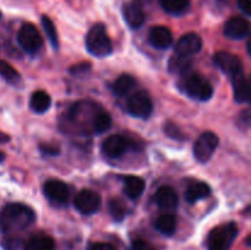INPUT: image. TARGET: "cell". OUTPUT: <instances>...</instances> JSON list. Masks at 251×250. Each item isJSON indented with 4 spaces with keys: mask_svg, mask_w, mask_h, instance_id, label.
Masks as SVG:
<instances>
[{
    "mask_svg": "<svg viewBox=\"0 0 251 250\" xmlns=\"http://www.w3.org/2000/svg\"><path fill=\"white\" fill-rule=\"evenodd\" d=\"M36 220L29 206L20 202L7 203L0 212V233L11 235L28 228Z\"/></svg>",
    "mask_w": 251,
    "mask_h": 250,
    "instance_id": "obj_1",
    "label": "cell"
},
{
    "mask_svg": "<svg viewBox=\"0 0 251 250\" xmlns=\"http://www.w3.org/2000/svg\"><path fill=\"white\" fill-rule=\"evenodd\" d=\"M181 92L193 100L205 102L213 96V87L210 81L198 73H185L178 83Z\"/></svg>",
    "mask_w": 251,
    "mask_h": 250,
    "instance_id": "obj_2",
    "label": "cell"
},
{
    "mask_svg": "<svg viewBox=\"0 0 251 250\" xmlns=\"http://www.w3.org/2000/svg\"><path fill=\"white\" fill-rule=\"evenodd\" d=\"M86 48L88 53L97 58H104L112 53V42L103 24H96L86 34Z\"/></svg>",
    "mask_w": 251,
    "mask_h": 250,
    "instance_id": "obj_3",
    "label": "cell"
},
{
    "mask_svg": "<svg viewBox=\"0 0 251 250\" xmlns=\"http://www.w3.org/2000/svg\"><path fill=\"white\" fill-rule=\"evenodd\" d=\"M238 235V225L234 222L213 228L207 237L208 250H229Z\"/></svg>",
    "mask_w": 251,
    "mask_h": 250,
    "instance_id": "obj_4",
    "label": "cell"
},
{
    "mask_svg": "<svg viewBox=\"0 0 251 250\" xmlns=\"http://www.w3.org/2000/svg\"><path fill=\"white\" fill-rule=\"evenodd\" d=\"M126 112L140 119H147L153 112V103L146 91H137L132 93L126 100Z\"/></svg>",
    "mask_w": 251,
    "mask_h": 250,
    "instance_id": "obj_5",
    "label": "cell"
},
{
    "mask_svg": "<svg viewBox=\"0 0 251 250\" xmlns=\"http://www.w3.org/2000/svg\"><path fill=\"white\" fill-rule=\"evenodd\" d=\"M218 139L217 135L212 131H206L201 134L198 137V140L194 144V157L198 159L200 163H206L211 159L215 151L218 147Z\"/></svg>",
    "mask_w": 251,
    "mask_h": 250,
    "instance_id": "obj_6",
    "label": "cell"
},
{
    "mask_svg": "<svg viewBox=\"0 0 251 250\" xmlns=\"http://www.w3.org/2000/svg\"><path fill=\"white\" fill-rule=\"evenodd\" d=\"M20 47L28 54H36L43 46V39L37 27L32 24H24L17 34Z\"/></svg>",
    "mask_w": 251,
    "mask_h": 250,
    "instance_id": "obj_7",
    "label": "cell"
},
{
    "mask_svg": "<svg viewBox=\"0 0 251 250\" xmlns=\"http://www.w3.org/2000/svg\"><path fill=\"white\" fill-rule=\"evenodd\" d=\"M213 61L226 75L229 76L232 81L244 75L242 60L234 54L228 53V51H218L213 55Z\"/></svg>",
    "mask_w": 251,
    "mask_h": 250,
    "instance_id": "obj_8",
    "label": "cell"
},
{
    "mask_svg": "<svg viewBox=\"0 0 251 250\" xmlns=\"http://www.w3.org/2000/svg\"><path fill=\"white\" fill-rule=\"evenodd\" d=\"M74 203H75L76 210L82 215H93L100 208L102 199H100V194H97L96 191L83 189L76 195Z\"/></svg>",
    "mask_w": 251,
    "mask_h": 250,
    "instance_id": "obj_9",
    "label": "cell"
},
{
    "mask_svg": "<svg viewBox=\"0 0 251 250\" xmlns=\"http://www.w3.org/2000/svg\"><path fill=\"white\" fill-rule=\"evenodd\" d=\"M43 193L50 202L56 203V205H65L69 201V196H70L68 184L59 180V179L47 180L43 186Z\"/></svg>",
    "mask_w": 251,
    "mask_h": 250,
    "instance_id": "obj_10",
    "label": "cell"
},
{
    "mask_svg": "<svg viewBox=\"0 0 251 250\" xmlns=\"http://www.w3.org/2000/svg\"><path fill=\"white\" fill-rule=\"evenodd\" d=\"M123 15L131 28H140L146 20L144 0H130L123 7Z\"/></svg>",
    "mask_w": 251,
    "mask_h": 250,
    "instance_id": "obj_11",
    "label": "cell"
},
{
    "mask_svg": "<svg viewBox=\"0 0 251 250\" xmlns=\"http://www.w3.org/2000/svg\"><path fill=\"white\" fill-rule=\"evenodd\" d=\"M202 48V41L198 33H186L181 36L176 43V55L183 56V58H190L194 54L199 53Z\"/></svg>",
    "mask_w": 251,
    "mask_h": 250,
    "instance_id": "obj_12",
    "label": "cell"
},
{
    "mask_svg": "<svg viewBox=\"0 0 251 250\" xmlns=\"http://www.w3.org/2000/svg\"><path fill=\"white\" fill-rule=\"evenodd\" d=\"M130 145L129 139L123 135H110L103 141L102 152L109 158H119L129 150Z\"/></svg>",
    "mask_w": 251,
    "mask_h": 250,
    "instance_id": "obj_13",
    "label": "cell"
},
{
    "mask_svg": "<svg viewBox=\"0 0 251 250\" xmlns=\"http://www.w3.org/2000/svg\"><path fill=\"white\" fill-rule=\"evenodd\" d=\"M250 24L247 19L240 16L232 17L225 25V36L229 39H243L249 34Z\"/></svg>",
    "mask_w": 251,
    "mask_h": 250,
    "instance_id": "obj_14",
    "label": "cell"
},
{
    "mask_svg": "<svg viewBox=\"0 0 251 250\" xmlns=\"http://www.w3.org/2000/svg\"><path fill=\"white\" fill-rule=\"evenodd\" d=\"M149 41L154 48L168 49L173 43V36L168 27L154 26L150 29Z\"/></svg>",
    "mask_w": 251,
    "mask_h": 250,
    "instance_id": "obj_15",
    "label": "cell"
},
{
    "mask_svg": "<svg viewBox=\"0 0 251 250\" xmlns=\"http://www.w3.org/2000/svg\"><path fill=\"white\" fill-rule=\"evenodd\" d=\"M154 200H156L157 206L162 210L171 211L178 206V195H176V190L171 186H161L156 191Z\"/></svg>",
    "mask_w": 251,
    "mask_h": 250,
    "instance_id": "obj_16",
    "label": "cell"
},
{
    "mask_svg": "<svg viewBox=\"0 0 251 250\" xmlns=\"http://www.w3.org/2000/svg\"><path fill=\"white\" fill-rule=\"evenodd\" d=\"M234 98L238 103H248L251 104V75L245 77V75L239 76L232 81Z\"/></svg>",
    "mask_w": 251,
    "mask_h": 250,
    "instance_id": "obj_17",
    "label": "cell"
},
{
    "mask_svg": "<svg viewBox=\"0 0 251 250\" xmlns=\"http://www.w3.org/2000/svg\"><path fill=\"white\" fill-rule=\"evenodd\" d=\"M211 194V188L207 183L203 181H194L189 184L185 190V200L189 203H195L199 200L208 198Z\"/></svg>",
    "mask_w": 251,
    "mask_h": 250,
    "instance_id": "obj_18",
    "label": "cell"
},
{
    "mask_svg": "<svg viewBox=\"0 0 251 250\" xmlns=\"http://www.w3.org/2000/svg\"><path fill=\"white\" fill-rule=\"evenodd\" d=\"M146 184L145 180L136 175H127L124 178V193L131 200H136L144 194Z\"/></svg>",
    "mask_w": 251,
    "mask_h": 250,
    "instance_id": "obj_19",
    "label": "cell"
},
{
    "mask_svg": "<svg viewBox=\"0 0 251 250\" xmlns=\"http://www.w3.org/2000/svg\"><path fill=\"white\" fill-rule=\"evenodd\" d=\"M50 104L51 98L46 91H36V92L32 93L31 98H29V108L38 114L46 113L50 108Z\"/></svg>",
    "mask_w": 251,
    "mask_h": 250,
    "instance_id": "obj_20",
    "label": "cell"
},
{
    "mask_svg": "<svg viewBox=\"0 0 251 250\" xmlns=\"http://www.w3.org/2000/svg\"><path fill=\"white\" fill-rule=\"evenodd\" d=\"M24 250H55V243L49 235L37 234L27 240Z\"/></svg>",
    "mask_w": 251,
    "mask_h": 250,
    "instance_id": "obj_21",
    "label": "cell"
},
{
    "mask_svg": "<svg viewBox=\"0 0 251 250\" xmlns=\"http://www.w3.org/2000/svg\"><path fill=\"white\" fill-rule=\"evenodd\" d=\"M135 85H136V80H135L131 75L123 74V75H120L119 77L113 82L112 90L115 96H118V97H124V96H126L130 91L134 90Z\"/></svg>",
    "mask_w": 251,
    "mask_h": 250,
    "instance_id": "obj_22",
    "label": "cell"
},
{
    "mask_svg": "<svg viewBox=\"0 0 251 250\" xmlns=\"http://www.w3.org/2000/svg\"><path fill=\"white\" fill-rule=\"evenodd\" d=\"M154 227L164 235H173L176 229V218L172 213H163L156 220Z\"/></svg>",
    "mask_w": 251,
    "mask_h": 250,
    "instance_id": "obj_23",
    "label": "cell"
},
{
    "mask_svg": "<svg viewBox=\"0 0 251 250\" xmlns=\"http://www.w3.org/2000/svg\"><path fill=\"white\" fill-rule=\"evenodd\" d=\"M162 9L171 15H181L190 6V0H159Z\"/></svg>",
    "mask_w": 251,
    "mask_h": 250,
    "instance_id": "obj_24",
    "label": "cell"
},
{
    "mask_svg": "<svg viewBox=\"0 0 251 250\" xmlns=\"http://www.w3.org/2000/svg\"><path fill=\"white\" fill-rule=\"evenodd\" d=\"M110 125H112L110 115L103 108H100L96 113L95 119H93V132L95 134H103L109 129Z\"/></svg>",
    "mask_w": 251,
    "mask_h": 250,
    "instance_id": "obj_25",
    "label": "cell"
},
{
    "mask_svg": "<svg viewBox=\"0 0 251 250\" xmlns=\"http://www.w3.org/2000/svg\"><path fill=\"white\" fill-rule=\"evenodd\" d=\"M0 76L11 85H17L21 81L19 71L5 60H0Z\"/></svg>",
    "mask_w": 251,
    "mask_h": 250,
    "instance_id": "obj_26",
    "label": "cell"
},
{
    "mask_svg": "<svg viewBox=\"0 0 251 250\" xmlns=\"http://www.w3.org/2000/svg\"><path fill=\"white\" fill-rule=\"evenodd\" d=\"M42 26H43L44 32H46L47 37H48L49 43L51 44L54 49L59 47V39H58V32H56L55 26H54L53 21L49 19L48 16H42Z\"/></svg>",
    "mask_w": 251,
    "mask_h": 250,
    "instance_id": "obj_27",
    "label": "cell"
},
{
    "mask_svg": "<svg viewBox=\"0 0 251 250\" xmlns=\"http://www.w3.org/2000/svg\"><path fill=\"white\" fill-rule=\"evenodd\" d=\"M108 208H109L110 216H112L115 221H123L125 218V216H126V206H125L124 202H123L122 200H119V199H112V200L109 201Z\"/></svg>",
    "mask_w": 251,
    "mask_h": 250,
    "instance_id": "obj_28",
    "label": "cell"
},
{
    "mask_svg": "<svg viewBox=\"0 0 251 250\" xmlns=\"http://www.w3.org/2000/svg\"><path fill=\"white\" fill-rule=\"evenodd\" d=\"M189 69H190V60H189V58L174 55L172 58L171 63H169V70L172 73H179L183 75V74L188 73Z\"/></svg>",
    "mask_w": 251,
    "mask_h": 250,
    "instance_id": "obj_29",
    "label": "cell"
},
{
    "mask_svg": "<svg viewBox=\"0 0 251 250\" xmlns=\"http://www.w3.org/2000/svg\"><path fill=\"white\" fill-rule=\"evenodd\" d=\"M163 129L164 132H166L169 137H172V139L178 140V141H183V140L186 139L185 135L181 132V130L179 129L176 124H173V123H166Z\"/></svg>",
    "mask_w": 251,
    "mask_h": 250,
    "instance_id": "obj_30",
    "label": "cell"
},
{
    "mask_svg": "<svg viewBox=\"0 0 251 250\" xmlns=\"http://www.w3.org/2000/svg\"><path fill=\"white\" fill-rule=\"evenodd\" d=\"M238 124L243 127L251 126V107L240 112L239 117H238Z\"/></svg>",
    "mask_w": 251,
    "mask_h": 250,
    "instance_id": "obj_31",
    "label": "cell"
},
{
    "mask_svg": "<svg viewBox=\"0 0 251 250\" xmlns=\"http://www.w3.org/2000/svg\"><path fill=\"white\" fill-rule=\"evenodd\" d=\"M20 243H21V240L11 234L2 242V245H4L6 250H16L20 247Z\"/></svg>",
    "mask_w": 251,
    "mask_h": 250,
    "instance_id": "obj_32",
    "label": "cell"
},
{
    "mask_svg": "<svg viewBox=\"0 0 251 250\" xmlns=\"http://www.w3.org/2000/svg\"><path fill=\"white\" fill-rule=\"evenodd\" d=\"M131 250H156L149 242L142 239L134 240L131 244Z\"/></svg>",
    "mask_w": 251,
    "mask_h": 250,
    "instance_id": "obj_33",
    "label": "cell"
},
{
    "mask_svg": "<svg viewBox=\"0 0 251 250\" xmlns=\"http://www.w3.org/2000/svg\"><path fill=\"white\" fill-rule=\"evenodd\" d=\"M41 152L44 154H48V156H56V154L60 152L58 146L55 145H48V144H42L41 145Z\"/></svg>",
    "mask_w": 251,
    "mask_h": 250,
    "instance_id": "obj_34",
    "label": "cell"
},
{
    "mask_svg": "<svg viewBox=\"0 0 251 250\" xmlns=\"http://www.w3.org/2000/svg\"><path fill=\"white\" fill-rule=\"evenodd\" d=\"M91 69V64L88 63H81L77 64V65H74L73 68L70 69V73L74 74V75H80L82 73H87Z\"/></svg>",
    "mask_w": 251,
    "mask_h": 250,
    "instance_id": "obj_35",
    "label": "cell"
},
{
    "mask_svg": "<svg viewBox=\"0 0 251 250\" xmlns=\"http://www.w3.org/2000/svg\"><path fill=\"white\" fill-rule=\"evenodd\" d=\"M237 4L243 14L251 17V0H238Z\"/></svg>",
    "mask_w": 251,
    "mask_h": 250,
    "instance_id": "obj_36",
    "label": "cell"
},
{
    "mask_svg": "<svg viewBox=\"0 0 251 250\" xmlns=\"http://www.w3.org/2000/svg\"><path fill=\"white\" fill-rule=\"evenodd\" d=\"M87 250H117L109 243H92L88 245Z\"/></svg>",
    "mask_w": 251,
    "mask_h": 250,
    "instance_id": "obj_37",
    "label": "cell"
},
{
    "mask_svg": "<svg viewBox=\"0 0 251 250\" xmlns=\"http://www.w3.org/2000/svg\"><path fill=\"white\" fill-rule=\"evenodd\" d=\"M10 141V136L4 132H0V144H4V142Z\"/></svg>",
    "mask_w": 251,
    "mask_h": 250,
    "instance_id": "obj_38",
    "label": "cell"
},
{
    "mask_svg": "<svg viewBox=\"0 0 251 250\" xmlns=\"http://www.w3.org/2000/svg\"><path fill=\"white\" fill-rule=\"evenodd\" d=\"M247 49H248V53H249V54H250V56H251V36L249 37V39H248Z\"/></svg>",
    "mask_w": 251,
    "mask_h": 250,
    "instance_id": "obj_39",
    "label": "cell"
},
{
    "mask_svg": "<svg viewBox=\"0 0 251 250\" xmlns=\"http://www.w3.org/2000/svg\"><path fill=\"white\" fill-rule=\"evenodd\" d=\"M247 244H248V245H250V247H251V235H250V237L248 238V239H247Z\"/></svg>",
    "mask_w": 251,
    "mask_h": 250,
    "instance_id": "obj_40",
    "label": "cell"
},
{
    "mask_svg": "<svg viewBox=\"0 0 251 250\" xmlns=\"http://www.w3.org/2000/svg\"><path fill=\"white\" fill-rule=\"evenodd\" d=\"M4 153H2V152H0V162H1L2 161V159H4Z\"/></svg>",
    "mask_w": 251,
    "mask_h": 250,
    "instance_id": "obj_41",
    "label": "cell"
},
{
    "mask_svg": "<svg viewBox=\"0 0 251 250\" xmlns=\"http://www.w3.org/2000/svg\"><path fill=\"white\" fill-rule=\"evenodd\" d=\"M0 17H1V14H0Z\"/></svg>",
    "mask_w": 251,
    "mask_h": 250,
    "instance_id": "obj_42",
    "label": "cell"
}]
</instances>
